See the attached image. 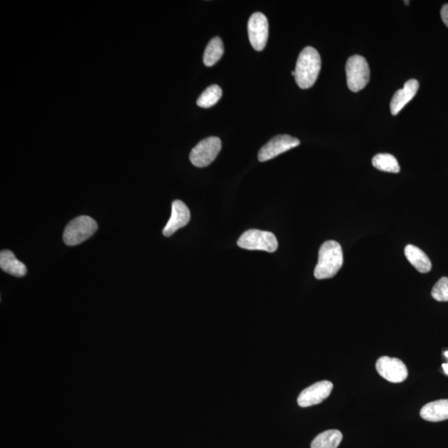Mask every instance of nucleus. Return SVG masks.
Here are the masks:
<instances>
[{"label": "nucleus", "instance_id": "412c9836", "mask_svg": "<svg viewBox=\"0 0 448 448\" xmlns=\"http://www.w3.org/2000/svg\"><path fill=\"white\" fill-rule=\"evenodd\" d=\"M441 17L442 21L445 24L446 26L448 27V4L444 5L441 10Z\"/></svg>", "mask_w": 448, "mask_h": 448}, {"label": "nucleus", "instance_id": "a211bd4d", "mask_svg": "<svg viewBox=\"0 0 448 448\" xmlns=\"http://www.w3.org/2000/svg\"><path fill=\"white\" fill-rule=\"evenodd\" d=\"M372 164L377 170L390 173H399L400 166L398 161L390 154H378L372 160Z\"/></svg>", "mask_w": 448, "mask_h": 448}, {"label": "nucleus", "instance_id": "2eb2a0df", "mask_svg": "<svg viewBox=\"0 0 448 448\" xmlns=\"http://www.w3.org/2000/svg\"><path fill=\"white\" fill-rule=\"evenodd\" d=\"M404 253L409 262L421 273L431 271L432 263L427 254L414 245L406 246Z\"/></svg>", "mask_w": 448, "mask_h": 448}, {"label": "nucleus", "instance_id": "4be33fe9", "mask_svg": "<svg viewBox=\"0 0 448 448\" xmlns=\"http://www.w3.org/2000/svg\"><path fill=\"white\" fill-rule=\"evenodd\" d=\"M442 369H444L445 375L448 376V363L442 365Z\"/></svg>", "mask_w": 448, "mask_h": 448}, {"label": "nucleus", "instance_id": "9b49d317", "mask_svg": "<svg viewBox=\"0 0 448 448\" xmlns=\"http://www.w3.org/2000/svg\"><path fill=\"white\" fill-rule=\"evenodd\" d=\"M190 221V211L184 202L175 200L172 203V213L169 222L163 229L166 237H170L180 228H184Z\"/></svg>", "mask_w": 448, "mask_h": 448}, {"label": "nucleus", "instance_id": "f257e3e1", "mask_svg": "<svg viewBox=\"0 0 448 448\" xmlns=\"http://www.w3.org/2000/svg\"><path fill=\"white\" fill-rule=\"evenodd\" d=\"M320 68L322 59L317 50L312 47L305 48L299 55L295 70V79L299 88H312L317 80Z\"/></svg>", "mask_w": 448, "mask_h": 448}, {"label": "nucleus", "instance_id": "f8f14e48", "mask_svg": "<svg viewBox=\"0 0 448 448\" xmlns=\"http://www.w3.org/2000/svg\"><path fill=\"white\" fill-rule=\"evenodd\" d=\"M419 88V83L416 79H411L406 81L404 88L396 91L391 100L390 111L393 116L398 115L403 110L404 106L414 98L417 90Z\"/></svg>", "mask_w": 448, "mask_h": 448}, {"label": "nucleus", "instance_id": "20e7f679", "mask_svg": "<svg viewBox=\"0 0 448 448\" xmlns=\"http://www.w3.org/2000/svg\"><path fill=\"white\" fill-rule=\"evenodd\" d=\"M238 245L247 250L274 253L278 250V242L273 233L249 229L239 238Z\"/></svg>", "mask_w": 448, "mask_h": 448}, {"label": "nucleus", "instance_id": "39448f33", "mask_svg": "<svg viewBox=\"0 0 448 448\" xmlns=\"http://www.w3.org/2000/svg\"><path fill=\"white\" fill-rule=\"evenodd\" d=\"M347 85L350 91L358 93L369 83L370 71L367 61L360 55L350 57L345 66Z\"/></svg>", "mask_w": 448, "mask_h": 448}, {"label": "nucleus", "instance_id": "b1692460", "mask_svg": "<svg viewBox=\"0 0 448 448\" xmlns=\"http://www.w3.org/2000/svg\"><path fill=\"white\" fill-rule=\"evenodd\" d=\"M406 5H409V1H405L404 2Z\"/></svg>", "mask_w": 448, "mask_h": 448}, {"label": "nucleus", "instance_id": "9d476101", "mask_svg": "<svg viewBox=\"0 0 448 448\" xmlns=\"http://www.w3.org/2000/svg\"><path fill=\"white\" fill-rule=\"evenodd\" d=\"M332 382L327 380L317 382L300 394L297 399L298 405L302 408H307L322 403L332 394Z\"/></svg>", "mask_w": 448, "mask_h": 448}, {"label": "nucleus", "instance_id": "4468645a", "mask_svg": "<svg viewBox=\"0 0 448 448\" xmlns=\"http://www.w3.org/2000/svg\"><path fill=\"white\" fill-rule=\"evenodd\" d=\"M0 268L14 277L22 278L27 273L26 266L19 261L14 253L9 250L0 253Z\"/></svg>", "mask_w": 448, "mask_h": 448}, {"label": "nucleus", "instance_id": "6e6552de", "mask_svg": "<svg viewBox=\"0 0 448 448\" xmlns=\"http://www.w3.org/2000/svg\"><path fill=\"white\" fill-rule=\"evenodd\" d=\"M248 31L249 41L256 51H263L268 39V20L260 12L253 14L248 20Z\"/></svg>", "mask_w": 448, "mask_h": 448}, {"label": "nucleus", "instance_id": "423d86ee", "mask_svg": "<svg viewBox=\"0 0 448 448\" xmlns=\"http://www.w3.org/2000/svg\"><path fill=\"white\" fill-rule=\"evenodd\" d=\"M222 148V142L218 137L211 136L203 140L192 150L190 160L198 168L210 166L215 161Z\"/></svg>", "mask_w": 448, "mask_h": 448}, {"label": "nucleus", "instance_id": "dca6fc26", "mask_svg": "<svg viewBox=\"0 0 448 448\" xmlns=\"http://www.w3.org/2000/svg\"><path fill=\"white\" fill-rule=\"evenodd\" d=\"M342 439L343 435L339 430H327L315 437L310 447L337 448Z\"/></svg>", "mask_w": 448, "mask_h": 448}, {"label": "nucleus", "instance_id": "7ed1b4c3", "mask_svg": "<svg viewBox=\"0 0 448 448\" xmlns=\"http://www.w3.org/2000/svg\"><path fill=\"white\" fill-rule=\"evenodd\" d=\"M98 228V223L93 218L89 216L76 217L65 228L63 241L68 246L78 245L93 236Z\"/></svg>", "mask_w": 448, "mask_h": 448}, {"label": "nucleus", "instance_id": "1a4fd4ad", "mask_svg": "<svg viewBox=\"0 0 448 448\" xmlns=\"http://www.w3.org/2000/svg\"><path fill=\"white\" fill-rule=\"evenodd\" d=\"M300 145V141L289 135H280L273 137L258 153V160L268 161Z\"/></svg>", "mask_w": 448, "mask_h": 448}, {"label": "nucleus", "instance_id": "5701e85b", "mask_svg": "<svg viewBox=\"0 0 448 448\" xmlns=\"http://www.w3.org/2000/svg\"><path fill=\"white\" fill-rule=\"evenodd\" d=\"M444 355L446 356V358L448 360V351H446V352L444 353Z\"/></svg>", "mask_w": 448, "mask_h": 448}, {"label": "nucleus", "instance_id": "6ab92c4d", "mask_svg": "<svg viewBox=\"0 0 448 448\" xmlns=\"http://www.w3.org/2000/svg\"><path fill=\"white\" fill-rule=\"evenodd\" d=\"M223 91L220 86H208L197 100V105L203 108H210L220 100Z\"/></svg>", "mask_w": 448, "mask_h": 448}, {"label": "nucleus", "instance_id": "f3484780", "mask_svg": "<svg viewBox=\"0 0 448 448\" xmlns=\"http://www.w3.org/2000/svg\"><path fill=\"white\" fill-rule=\"evenodd\" d=\"M224 54V47L222 39L215 37L210 40L207 45L205 54H203V63L207 67H212L221 59Z\"/></svg>", "mask_w": 448, "mask_h": 448}, {"label": "nucleus", "instance_id": "ddd939ff", "mask_svg": "<svg viewBox=\"0 0 448 448\" xmlns=\"http://www.w3.org/2000/svg\"><path fill=\"white\" fill-rule=\"evenodd\" d=\"M422 419L441 422L448 419V399H441L425 404L420 411Z\"/></svg>", "mask_w": 448, "mask_h": 448}, {"label": "nucleus", "instance_id": "0eeeda50", "mask_svg": "<svg viewBox=\"0 0 448 448\" xmlns=\"http://www.w3.org/2000/svg\"><path fill=\"white\" fill-rule=\"evenodd\" d=\"M376 370L380 376L391 383H402L408 378V369L403 361L382 356L376 362Z\"/></svg>", "mask_w": 448, "mask_h": 448}, {"label": "nucleus", "instance_id": "f03ea898", "mask_svg": "<svg viewBox=\"0 0 448 448\" xmlns=\"http://www.w3.org/2000/svg\"><path fill=\"white\" fill-rule=\"evenodd\" d=\"M344 263L340 244L327 241L320 248L318 263L315 268V278L318 280L332 278L338 273Z\"/></svg>", "mask_w": 448, "mask_h": 448}, {"label": "nucleus", "instance_id": "aec40b11", "mask_svg": "<svg viewBox=\"0 0 448 448\" xmlns=\"http://www.w3.org/2000/svg\"><path fill=\"white\" fill-rule=\"evenodd\" d=\"M432 297L437 302H448V278H442L432 290Z\"/></svg>", "mask_w": 448, "mask_h": 448}]
</instances>
